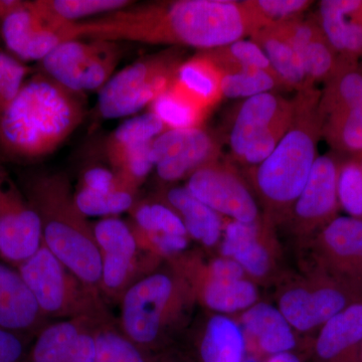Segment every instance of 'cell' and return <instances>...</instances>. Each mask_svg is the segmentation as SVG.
I'll return each mask as SVG.
<instances>
[{
	"label": "cell",
	"instance_id": "6da1fadb",
	"mask_svg": "<svg viewBox=\"0 0 362 362\" xmlns=\"http://www.w3.org/2000/svg\"><path fill=\"white\" fill-rule=\"evenodd\" d=\"M257 28L243 1L175 0L130 6L64 25V42L99 40L216 49L251 37Z\"/></svg>",
	"mask_w": 362,
	"mask_h": 362
},
{
	"label": "cell",
	"instance_id": "7a4b0ae2",
	"mask_svg": "<svg viewBox=\"0 0 362 362\" xmlns=\"http://www.w3.org/2000/svg\"><path fill=\"white\" fill-rule=\"evenodd\" d=\"M85 113L80 93L35 76L0 119V152L18 160L49 156L77 129Z\"/></svg>",
	"mask_w": 362,
	"mask_h": 362
},
{
	"label": "cell",
	"instance_id": "3957f363",
	"mask_svg": "<svg viewBox=\"0 0 362 362\" xmlns=\"http://www.w3.org/2000/svg\"><path fill=\"white\" fill-rule=\"evenodd\" d=\"M320 93L316 87L296 93L289 130L268 158L246 169L249 185L265 211L264 218L273 226L287 220L318 158V143L322 138L318 114Z\"/></svg>",
	"mask_w": 362,
	"mask_h": 362
},
{
	"label": "cell",
	"instance_id": "277c9868",
	"mask_svg": "<svg viewBox=\"0 0 362 362\" xmlns=\"http://www.w3.org/2000/svg\"><path fill=\"white\" fill-rule=\"evenodd\" d=\"M21 188L39 214L47 249L81 280L100 290L101 254L93 225L76 204L68 176L32 173L23 178Z\"/></svg>",
	"mask_w": 362,
	"mask_h": 362
},
{
	"label": "cell",
	"instance_id": "5b68a950",
	"mask_svg": "<svg viewBox=\"0 0 362 362\" xmlns=\"http://www.w3.org/2000/svg\"><path fill=\"white\" fill-rule=\"evenodd\" d=\"M119 327L143 352L158 349L189 319L197 301L176 272L156 270L123 295Z\"/></svg>",
	"mask_w": 362,
	"mask_h": 362
},
{
	"label": "cell",
	"instance_id": "8992f818",
	"mask_svg": "<svg viewBox=\"0 0 362 362\" xmlns=\"http://www.w3.org/2000/svg\"><path fill=\"white\" fill-rule=\"evenodd\" d=\"M47 319L85 318L114 322L100 290L81 280L42 243L39 251L16 267Z\"/></svg>",
	"mask_w": 362,
	"mask_h": 362
},
{
	"label": "cell",
	"instance_id": "52a82bcc",
	"mask_svg": "<svg viewBox=\"0 0 362 362\" xmlns=\"http://www.w3.org/2000/svg\"><path fill=\"white\" fill-rule=\"evenodd\" d=\"M294 100L276 92L245 99L233 116L228 142L230 160L255 168L271 156L291 126Z\"/></svg>",
	"mask_w": 362,
	"mask_h": 362
},
{
	"label": "cell",
	"instance_id": "ba28073f",
	"mask_svg": "<svg viewBox=\"0 0 362 362\" xmlns=\"http://www.w3.org/2000/svg\"><path fill=\"white\" fill-rule=\"evenodd\" d=\"M182 49L173 47L145 57L113 76L100 90L98 109L105 119L131 116L150 106L168 90L182 61Z\"/></svg>",
	"mask_w": 362,
	"mask_h": 362
},
{
	"label": "cell",
	"instance_id": "9c48e42d",
	"mask_svg": "<svg viewBox=\"0 0 362 362\" xmlns=\"http://www.w3.org/2000/svg\"><path fill=\"white\" fill-rule=\"evenodd\" d=\"M362 300V285L307 271L279 288L277 307L297 333L318 331L332 317Z\"/></svg>",
	"mask_w": 362,
	"mask_h": 362
},
{
	"label": "cell",
	"instance_id": "30bf717a",
	"mask_svg": "<svg viewBox=\"0 0 362 362\" xmlns=\"http://www.w3.org/2000/svg\"><path fill=\"white\" fill-rule=\"evenodd\" d=\"M322 137L338 153L362 156V70L339 62L325 83L318 103Z\"/></svg>",
	"mask_w": 362,
	"mask_h": 362
},
{
	"label": "cell",
	"instance_id": "8fae6325",
	"mask_svg": "<svg viewBox=\"0 0 362 362\" xmlns=\"http://www.w3.org/2000/svg\"><path fill=\"white\" fill-rule=\"evenodd\" d=\"M119 42L107 40H66L42 61L45 76L66 89L82 94L101 89L112 78L119 61Z\"/></svg>",
	"mask_w": 362,
	"mask_h": 362
},
{
	"label": "cell",
	"instance_id": "7c38bea8",
	"mask_svg": "<svg viewBox=\"0 0 362 362\" xmlns=\"http://www.w3.org/2000/svg\"><path fill=\"white\" fill-rule=\"evenodd\" d=\"M306 271L362 285V220L338 216L301 243Z\"/></svg>",
	"mask_w": 362,
	"mask_h": 362
},
{
	"label": "cell",
	"instance_id": "4fadbf2b",
	"mask_svg": "<svg viewBox=\"0 0 362 362\" xmlns=\"http://www.w3.org/2000/svg\"><path fill=\"white\" fill-rule=\"evenodd\" d=\"M185 188L228 220L240 223L263 220L249 182L230 160L218 159L199 168L187 178Z\"/></svg>",
	"mask_w": 362,
	"mask_h": 362
},
{
	"label": "cell",
	"instance_id": "5bb4252c",
	"mask_svg": "<svg viewBox=\"0 0 362 362\" xmlns=\"http://www.w3.org/2000/svg\"><path fill=\"white\" fill-rule=\"evenodd\" d=\"M42 243L39 214L0 165V258L16 268L39 251Z\"/></svg>",
	"mask_w": 362,
	"mask_h": 362
},
{
	"label": "cell",
	"instance_id": "9a60e30c",
	"mask_svg": "<svg viewBox=\"0 0 362 362\" xmlns=\"http://www.w3.org/2000/svg\"><path fill=\"white\" fill-rule=\"evenodd\" d=\"M223 139L202 127L166 130L152 143L159 180L169 185L221 159Z\"/></svg>",
	"mask_w": 362,
	"mask_h": 362
},
{
	"label": "cell",
	"instance_id": "2e32d148",
	"mask_svg": "<svg viewBox=\"0 0 362 362\" xmlns=\"http://www.w3.org/2000/svg\"><path fill=\"white\" fill-rule=\"evenodd\" d=\"M340 162L326 154L318 156L301 194L284 225L299 239H310L338 216L337 178Z\"/></svg>",
	"mask_w": 362,
	"mask_h": 362
},
{
	"label": "cell",
	"instance_id": "e0dca14e",
	"mask_svg": "<svg viewBox=\"0 0 362 362\" xmlns=\"http://www.w3.org/2000/svg\"><path fill=\"white\" fill-rule=\"evenodd\" d=\"M274 228L265 218L256 223L225 221L218 246L220 256L237 262L254 282L267 280L278 264L279 246Z\"/></svg>",
	"mask_w": 362,
	"mask_h": 362
},
{
	"label": "cell",
	"instance_id": "ac0fdd59",
	"mask_svg": "<svg viewBox=\"0 0 362 362\" xmlns=\"http://www.w3.org/2000/svg\"><path fill=\"white\" fill-rule=\"evenodd\" d=\"M7 49L23 61H40L63 42L59 32L44 20L33 1H18L0 18Z\"/></svg>",
	"mask_w": 362,
	"mask_h": 362
},
{
	"label": "cell",
	"instance_id": "d6986e66",
	"mask_svg": "<svg viewBox=\"0 0 362 362\" xmlns=\"http://www.w3.org/2000/svg\"><path fill=\"white\" fill-rule=\"evenodd\" d=\"M247 343V356L265 359L298 347L297 332L277 306L259 301L238 315Z\"/></svg>",
	"mask_w": 362,
	"mask_h": 362
},
{
	"label": "cell",
	"instance_id": "ffe728a7",
	"mask_svg": "<svg viewBox=\"0 0 362 362\" xmlns=\"http://www.w3.org/2000/svg\"><path fill=\"white\" fill-rule=\"evenodd\" d=\"M314 18L339 62L357 64L362 57V0H322Z\"/></svg>",
	"mask_w": 362,
	"mask_h": 362
},
{
	"label": "cell",
	"instance_id": "44dd1931",
	"mask_svg": "<svg viewBox=\"0 0 362 362\" xmlns=\"http://www.w3.org/2000/svg\"><path fill=\"white\" fill-rule=\"evenodd\" d=\"M47 320L18 269L0 263V327L25 338L39 334Z\"/></svg>",
	"mask_w": 362,
	"mask_h": 362
},
{
	"label": "cell",
	"instance_id": "7402d4cb",
	"mask_svg": "<svg viewBox=\"0 0 362 362\" xmlns=\"http://www.w3.org/2000/svg\"><path fill=\"white\" fill-rule=\"evenodd\" d=\"M173 271L185 279L197 303L214 313L239 315L259 301L257 283L252 279H216L197 272Z\"/></svg>",
	"mask_w": 362,
	"mask_h": 362
},
{
	"label": "cell",
	"instance_id": "603a6c76",
	"mask_svg": "<svg viewBox=\"0 0 362 362\" xmlns=\"http://www.w3.org/2000/svg\"><path fill=\"white\" fill-rule=\"evenodd\" d=\"M362 300L332 317L317 331L314 362H361Z\"/></svg>",
	"mask_w": 362,
	"mask_h": 362
},
{
	"label": "cell",
	"instance_id": "cb8c5ba5",
	"mask_svg": "<svg viewBox=\"0 0 362 362\" xmlns=\"http://www.w3.org/2000/svg\"><path fill=\"white\" fill-rule=\"evenodd\" d=\"M95 240L106 273H133L146 266L148 257L140 251L129 223L118 216L102 218L93 225Z\"/></svg>",
	"mask_w": 362,
	"mask_h": 362
},
{
	"label": "cell",
	"instance_id": "d4e9b609",
	"mask_svg": "<svg viewBox=\"0 0 362 362\" xmlns=\"http://www.w3.org/2000/svg\"><path fill=\"white\" fill-rule=\"evenodd\" d=\"M282 25L312 84L325 83L337 71L339 59L324 37L315 18H300Z\"/></svg>",
	"mask_w": 362,
	"mask_h": 362
},
{
	"label": "cell",
	"instance_id": "484cf974",
	"mask_svg": "<svg viewBox=\"0 0 362 362\" xmlns=\"http://www.w3.org/2000/svg\"><path fill=\"white\" fill-rule=\"evenodd\" d=\"M157 199L178 214L190 240L206 249L220 246L225 220L221 214L195 199L185 187H165L159 192Z\"/></svg>",
	"mask_w": 362,
	"mask_h": 362
},
{
	"label": "cell",
	"instance_id": "4316f807",
	"mask_svg": "<svg viewBox=\"0 0 362 362\" xmlns=\"http://www.w3.org/2000/svg\"><path fill=\"white\" fill-rule=\"evenodd\" d=\"M252 42L263 49L272 68L282 81L286 89L296 92L315 88L305 73L301 59L284 26H269L257 30L251 35Z\"/></svg>",
	"mask_w": 362,
	"mask_h": 362
},
{
	"label": "cell",
	"instance_id": "83f0119b",
	"mask_svg": "<svg viewBox=\"0 0 362 362\" xmlns=\"http://www.w3.org/2000/svg\"><path fill=\"white\" fill-rule=\"evenodd\" d=\"M202 362H242L247 356L244 332L237 319L213 314L199 338Z\"/></svg>",
	"mask_w": 362,
	"mask_h": 362
},
{
	"label": "cell",
	"instance_id": "f1b7e54d",
	"mask_svg": "<svg viewBox=\"0 0 362 362\" xmlns=\"http://www.w3.org/2000/svg\"><path fill=\"white\" fill-rule=\"evenodd\" d=\"M223 74L202 52L181 64L173 84L209 113L223 98Z\"/></svg>",
	"mask_w": 362,
	"mask_h": 362
},
{
	"label": "cell",
	"instance_id": "f546056e",
	"mask_svg": "<svg viewBox=\"0 0 362 362\" xmlns=\"http://www.w3.org/2000/svg\"><path fill=\"white\" fill-rule=\"evenodd\" d=\"M92 323L97 322L78 318L47 324L37 335L28 362H69L78 337Z\"/></svg>",
	"mask_w": 362,
	"mask_h": 362
},
{
	"label": "cell",
	"instance_id": "4dcf8cb0",
	"mask_svg": "<svg viewBox=\"0 0 362 362\" xmlns=\"http://www.w3.org/2000/svg\"><path fill=\"white\" fill-rule=\"evenodd\" d=\"M35 8L49 25L58 30L96 14H107L132 6L129 0H37ZM61 35V33H59Z\"/></svg>",
	"mask_w": 362,
	"mask_h": 362
},
{
	"label": "cell",
	"instance_id": "1f68e13d",
	"mask_svg": "<svg viewBox=\"0 0 362 362\" xmlns=\"http://www.w3.org/2000/svg\"><path fill=\"white\" fill-rule=\"evenodd\" d=\"M149 112L158 117L168 130L202 127L209 115L173 84L150 105Z\"/></svg>",
	"mask_w": 362,
	"mask_h": 362
},
{
	"label": "cell",
	"instance_id": "d6a6232c",
	"mask_svg": "<svg viewBox=\"0 0 362 362\" xmlns=\"http://www.w3.org/2000/svg\"><path fill=\"white\" fill-rule=\"evenodd\" d=\"M202 52L218 66L223 75L249 69H259L275 73L265 52L252 40H235L232 44Z\"/></svg>",
	"mask_w": 362,
	"mask_h": 362
},
{
	"label": "cell",
	"instance_id": "836d02e7",
	"mask_svg": "<svg viewBox=\"0 0 362 362\" xmlns=\"http://www.w3.org/2000/svg\"><path fill=\"white\" fill-rule=\"evenodd\" d=\"M129 214L130 225L143 232L189 237L178 214L160 199L137 201Z\"/></svg>",
	"mask_w": 362,
	"mask_h": 362
},
{
	"label": "cell",
	"instance_id": "e575fe53",
	"mask_svg": "<svg viewBox=\"0 0 362 362\" xmlns=\"http://www.w3.org/2000/svg\"><path fill=\"white\" fill-rule=\"evenodd\" d=\"M221 89L223 97L247 99L264 93L286 89V87L274 71L249 69L235 73L223 74Z\"/></svg>",
	"mask_w": 362,
	"mask_h": 362
},
{
	"label": "cell",
	"instance_id": "d590c367",
	"mask_svg": "<svg viewBox=\"0 0 362 362\" xmlns=\"http://www.w3.org/2000/svg\"><path fill=\"white\" fill-rule=\"evenodd\" d=\"M166 130L168 128L160 119L151 112L133 117L112 133L106 144L107 156L128 147L153 141Z\"/></svg>",
	"mask_w": 362,
	"mask_h": 362
},
{
	"label": "cell",
	"instance_id": "8d00e7d4",
	"mask_svg": "<svg viewBox=\"0 0 362 362\" xmlns=\"http://www.w3.org/2000/svg\"><path fill=\"white\" fill-rule=\"evenodd\" d=\"M137 190L120 188L110 192H96L78 188L75 192L76 204L86 216H116L129 211L134 206Z\"/></svg>",
	"mask_w": 362,
	"mask_h": 362
},
{
	"label": "cell",
	"instance_id": "74e56055",
	"mask_svg": "<svg viewBox=\"0 0 362 362\" xmlns=\"http://www.w3.org/2000/svg\"><path fill=\"white\" fill-rule=\"evenodd\" d=\"M95 362H146L145 352L123 334L115 323L98 324Z\"/></svg>",
	"mask_w": 362,
	"mask_h": 362
},
{
	"label": "cell",
	"instance_id": "f35d334b",
	"mask_svg": "<svg viewBox=\"0 0 362 362\" xmlns=\"http://www.w3.org/2000/svg\"><path fill=\"white\" fill-rule=\"evenodd\" d=\"M243 4L251 14L257 30H259L269 26L285 25L290 21L302 18L305 11L313 4V1H309V0H245Z\"/></svg>",
	"mask_w": 362,
	"mask_h": 362
},
{
	"label": "cell",
	"instance_id": "ab89813d",
	"mask_svg": "<svg viewBox=\"0 0 362 362\" xmlns=\"http://www.w3.org/2000/svg\"><path fill=\"white\" fill-rule=\"evenodd\" d=\"M337 195L340 209L347 216L362 220V168L358 159L340 162Z\"/></svg>",
	"mask_w": 362,
	"mask_h": 362
},
{
	"label": "cell",
	"instance_id": "60d3db41",
	"mask_svg": "<svg viewBox=\"0 0 362 362\" xmlns=\"http://www.w3.org/2000/svg\"><path fill=\"white\" fill-rule=\"evenodd\" d=\"M28 73L21 62L0 52V119L18 96Z\"/></svg>",
	"mask_w": 362,
	"mask_h": 362
},
{
	"label": "cell",
	"instance_id": "b9f144b4",
	"mask_svg": "<svg viewBox=\"0 0 362 362\" xmlns=\"http://www.w3.org/2000/svg\"><path fill=\"white\" fill-rule=\"evenodd\" d=\"M124 187L134 189L117 175L113 168L108 169L104 166L95 165L86 169L82 173L78 188L90 192H110Z\"/></svg>",
	"mask_w": 362,
	"mask_h": 362
},
{
	"label": "cell",
	"instance_id": "7bdbcfd3",
	"mask_svg": "<svg viewBox=\"0 0 362 362\" xmlns=\"http://www.w3.org/2000/svg\"><path fill=\"white\" fill-rule=\"evenodd\" d=\"M25 338L0 327V362H28Z\"/></svg>",
	"mask_w": 362,
	"mask_h": 362
},
{
	"label": "cell",
	"instance_id": "ee69618b",
	"mask_svg": "<svg viewBox=\"0 0 362 362\" xmlns=\"http://www.w3.org/2000/svg\"><path fill=\"white\" fill-rule=\"evenodd\" d=\"M99 323H92L78 337L69 362H95L96 361V338L95 329Z\"/></svg>",
	"mask_w": 362,
	"mask_h": 362
},
{
	"label": "cell",
	"instance_id": "f6af8a7d",
	"mask_svg": "<svg viewBox=\"0 0 362 362\" xmlns=\"http://www.w3.org/2000/svg\"><path fill=\"white\" fill-rule=\"evenodd\" d=\"M265 362H303L301 357L296 352H284V354H276L268 357Z\"/></svg>",
	"mask_w": 362,
	"mask_h": 362
},
{
	"label": "cell",
	"instance_id": "bcb514c9",
	"mask_svg": "<svg viewBox=\"0 0 362 362\" xmlns=\"http://www.w3.org/2000/svg\"><path fill=\"white\" fill-rule=\"evenodd\" d=\"M16 0H0V18L16 4Z\"/></svg>",
	"mask_w": 362,
	"mask_h": 362
},
{
	"label": "cell",
	"instance_id": "7dc6e473",
	"mask_svg": "<svg viewBox=\"0 0 362 362\" xmlns=\"http://www.w3.org/2000/svg\"><path fill=\"white\" fill-rule=\"evenodd\" d=\"M242 362H265V361H264V359L258 358V357L247 356L246 358H245Z\"/></svg>",
	"mask_w": 362,
	"mask_h": 362
},
{
	"label": "cell",
	"instance_id": "c3c4849f",
	"mask_svg": "<svg viewBox=\"0 0 362 362\" xmlns=\"http://www.w3.org/2000/svg\"><path fill=\"white\" fill-rule=\"evenodd\" d=\"M357 159H358L359 162H361V165L362 168V156L361 157H359V158H357Z\"/></svg>",
	"mask_w": 362,
	"mask_h": 362
},
{
	"label": "cell",
	"instance_id": "681fc988",
	"mask_svg": "<svg viewBox=\"0 0 362 362\" xmlns=\"http://www.w3.org/2000/svg\"><path fill=\"white\" fill-rule=\"evenodd\" d=\"M361 362H362V346H361Z\"/></svg>",
	"mask_w": 362,
	"mask_h": 362
},
{
	"label": "cell",
	"instance_id": "f907efd6",
	"mask_svg": "<svg viewBox=\"0 0 362 362\" xmlns=\"http://www.w3.org/2000/svg\"><path fill=\"white\" fill-rule=\"evenodd\" d=\"M164 362H170V361H164Z\"/></svg>",
	"mask_w": 362,
	"mask_h": 362
}]
</instances>
